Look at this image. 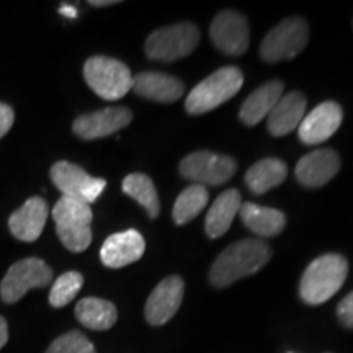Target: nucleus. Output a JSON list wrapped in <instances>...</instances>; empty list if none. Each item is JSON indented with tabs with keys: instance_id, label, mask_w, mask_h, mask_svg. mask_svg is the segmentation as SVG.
I'll return each mask as SVG.
<instances>
[{
	"instance_id": "8",
	"label": "nucleus",
	"mask_w": 353,
	"mask_h": 353,
	"mask_svg": "<svg viewBox=\"0 0 353 353\" xmlns=\"http://www.w3.org/2000/svg\"><path fill=\"white\" fill-rule=\"evenodd\" d=\"M237 164L232 157L210 151L188 154L180 162V174L198 185H223L236 174Z\"/></svg>"
},
{
	"instance_id": "21",
	"label": "nucleus",
	"mask_w": 353,
	"mask_h": 353,
	"mask_svg": "<svg viewBox=\"0 0 353 353\" xmlns=\"http://www.w3.org/2000/svg\"><path fill=\"white\" fill-rule=\"evenodd\" d=\"M239 213L242 223L257 236L273 237L285 229L286 218L278 210L265 208L255 203H242Z\"/></svg>"
},
{
	"instance_id": "26",
	"label": "nucleus",
	"mask_w": 353,
	"mask_h": 353,
	"mask_svg": "<svg viewBox=\"0 0 353 353\" xmlns=\"http://www.w3.org/2000/svg\"><path fill=\"white\" fill-rule=\"evenodd\" d=\"M208 200L210 195L206 187L198 183L190 185V187L185 188L183 192L176 196L174 211H172L174 221L179 226L190 223V221L195 219L196 216L205 210V206L208 205Z\"/></svg>"
},
{
	"instance_id": "4",
	"label": "nucleus",
	"mask_w": 353,
	"mask_h": 353,
	"mask_svg": "<svg viewBox=\"0 0 353 353\" xmlns=\"http://www.w3.org/2000/svg\"><path fill=\"white\" fill-rule=\"evenodd\" d=\"M88 87L105 100H118L132 88L131 70L121 61L107 56H94L83 65Z\"/></svg>"
},
{
	"instance_id": "32",
	"label": "nucleus",
	"mask_w": 353,
	"mask_h": 353,
	"mask_svg": "<svg viewBox=\"0 0 353 353\" xmlns=\"http://www.w3.org/2000/svg\"><path fill=\"white\" fill-rule=\"evenodd\" d=\"M7 342H8V325H7V321L0 316V348L6 347Z\"/></svg>"
},
{
	"instance_id": "25",
	"label": "nucleus",
	"mask_w": 353,
	"mask_h": 353,
	"mask_svg": "<svg viewBox=\"0 0 353 353\" xmlns=\"http://www.w3.org/2000/svg\"><path fill=\"white\" fill-rule=\"evenodd\" d=\"M123 192L132 200H136L149 214V218H157L161 213V201L156 185L148 175L144 174H130L123 180Z\"/></svg>"
},
{
	"instance_id": "30",
	"label": "nucleus",
	"mask_w": 353,
	"mask_h": 353,
	"mask_svg": "<svg viewBox=\"0 0 353 353\" xmlns=\"http://www.w3.org/2000/svg\"><path fill=\"white\" fill-rule=\"evenodd\" d=\"M339 321L348 329H353V291L348 293L337 306Z\"/></svg>"
},
{
	"instance_id": "18",
	"label": "nucleus",
	"mask_w": 353,
	"mask_h": 353,
	"mask_svg": "<svg viewBox=\"0 0 353 353\" xmlns=\"http://www.w3.org/2000/svg\"><path fill=\"white\" fill-rule=\"evenodd\" d=\"M304 112H306V99L299 92H291L283 95L272 113L267 117L268 131L272 136L281 138V136L290 134L291 131L296 130L301 125Z\"/></svg>"
},
{
	"instance_id": "29",
	"label": "nucleus",
	"mask_w": 353,
	"mask_h": 353,
	"mask_svg": "<svg viewBox=\"0 0 353 353\" xmlns=\"http://www.w3.org/2000/svg\"><path fill=\"white\" fill-rule=\"evenodd\" d=\"M57 237L70 252H83L92 242V229H56Z\"/></svg>"
},
{
	"instance_id": "13",
	"label": "nucleus",
	"mask_w": 353,
	"mask_h": 353,
	"mask_svg": "<svg viewBox=\"0 0 353 353\" xmlns=\"http://www.w3.org/2000/svg\"><path fill=\"white\" fill-rule=\"evenodd\" d=\"M343 112L335 101H324L303 118L298 128L299 139L304 144L316 145L327 141L342 125Z\"/></svg>"
},
{
	"instance_id": "34",
	"label": "nucleus",
	"mask_w": 353,
	"mask_h": 353,
	"mask_svg": "<svg viewBox=\"0 0 353 353\" xmlns=\"http://www.w3.org/2000/svg\"><path fill=\"white\" fill-rule=\"evenodd\" d=\"M90 6L94 7H108V6H114V3H118L117 0H101V2H99V0H92V2H88Z\"/></svg>"
},
{
	"instance_id": "12",
	"label": "nucleus",
	"mask_w": 353,
	"mask_h": 353,
	"mask_svg": "<svg viewBox=\"0 0 353 353\" xmlns=\"http://www.w3.org/2000/svg\"><path fill=\"white\" fill-rule=\"evenodd\" d=\"M185 283L180 276H167L162 280L145 303L144 314L149 324L164 325L176 314L182 304Z\"/></svg>"
},
{
	"instance_id": "14",
	"label": "nucleus",
	"mask_w": 353,
	"mask_h": 353,
	"mask_svg": "<svg viewBox=\"0 0 353 353\" xmlns=\"http://www.w3.org/2000/svg\"><path fill=\"white\" fill-rule=\"evenodd\" d=\"M145 250L144 237L136 229L117 232L103 242L100 250L101 263L108 268H121L138 262Z\"/></svg>"
},
{
	"instance_id": "3",
	"label": "nucleus",
	"mask_w": 353,
	"mask_h": 353,
	"mask_svg": "<svg viewBox=\"0 0 353 353\" xmlns=\"http://www.w3.org/2000/svg\"><path fill=\"white\" fill-rule=\"evenodd\" d=\"M242 83H244V76L241 69L232 65L221 68L190 92L185 100V108L192 114L208 113L231 100L241 90Z\"/></svg>"
},
{
	"instance_id": "15",
	"label": "nucleus",
	"mask_w": 353,
	"mask_h": 353,
	"mask_svg": "<svg viewBox=\"0 0 353 353\" xmlns=\"http://www.w3.org/2000/svg\"><path fill=\"white\" fill-rule=\"evenodd\" d=\"M341 170V157L334 149H317L304 156L296 165L298 182L307 188L325 185Z\"/></svg>"
},
{
	"instance_id": "17",
	"label": "nucleus",
	"mask_w": 353,
	"mask_h": 353,
	"mask_svg": "<svg viewBox=\"0 0 353 353\" xmlns=\"http://www.w3.org/2000/svg\"><path fill=\"white\" fill-rule=\"evenodd\" d=\"M132 88L144 99L161 103H174L185 94L183 82L164 72H141L132 77Z\"/></svg>"
},
{
	"instance_id": "7",
	"label": "nucleus",
	"mask_w": 353,
	"mask_h": 353,
	"mask_svg": "<svg viewBox=\"0 0 353 353\" xmlns=\"http://www.w3.org/2000/svg\"><path fill=\"white\" fill-rule=\"evenodd\" d=\"M309 28L306 20L286 19L278 23L270 33L263 38L260 46V56L267 63H278V61L293 59L298 56L307 44Z\"/></svg>"
},
{
	"instance_id": "27",
	"label": "nucleus",
	"mask_w": 353,
	"mask_h": 353,
	"mask_svg": "<svg viewBox=\"0 0 353 353\" xmlns=\"http://www.w3.org/2000/svg\"><path fill=\"white\" fill-rule=\"evenodd\" d=\"M83 285V276L79 272H65L52 283L50 293V304L52 307L59 309L68 306Z\"/></svg>"
},
{
	"instance_id": "10",
	"label": "nucleus",
	"mask_w": 353,
	"mask_h": 353,
	"mask_svg": "<svg viewBox=\"0 0 353 353\" xmlns=\"http://www.w3.org/2000/svg\"><path fill=\"white\" fill-rule=\"evenodd\" d=\"M210 37L219 51L229 56H241L249 48V23L239 12H219L211 23Z\"/></svg>"
},
{
	"instance_id": "24",
	"label": "nucleus",
	"mask_w": 353,
	"mask_h": 353,
	"mask_svg": "<svg viewBox=\"0 0 353 353\" xmlns=\"http://www.w3.org/2000/svg\"><path fill=\"white\" fill-rule=\"evenodd\" d=\"M56 229H85L90 228L94 213L90 205L77 198L61 196L52 208Z\"/></svg>"
},
{
	"instance_id": "33",
	"label": "nucleus",
	"mask_w": 353,
	"mask_h": 353,
	"mask_svg": "<svg viewBox=\"0 0 353 353\" xmlns=\"http://www.w3.org/2000/svg\"><path fill=\"white\" fill-rule=\"evenodd\" d=\"M59 13H63V15H65V17H69V19H76L77 17V10L74 7H70V6H63L59 8Z\"/></svg>"
},
{
	"instance_id": "1",
	"label": "nucleus",
	"mask_w": 353,
	"mask_h": 353,
	"mask_svg": "<svg viewBox=\"0 0 353 353\" xmlns=\"http://www.w3.org/2000/svg\"><path fill=\"white\" fill-rule=\"evenodd\" d=\"M270 257L272 250L267 242L259 239L234 242L216 259L210 270V281L218 288H224L241 278L257 273Z\"/></svg>"
},
{
	"instance_id": "28",
	"label": "nucleus",
	"mask_w": 353,
	"mask_h": 353,
	"mask_svg": "<svg viewBox=\"0 0 353 353\" xmlns=\"http://www.w3.org/2000/svg\"><path fill=\"white\" fill-rule=\"evenodd\" d=\"M46 353H97L94 343L79 330L63 334L51 343Z\"/></svg>"
},
{
	"instance_id": "11",
	"label": "nucleus",
	"mask_w": 353,
	"mask_h": 353,
	"mask_svg": "<svg viewBox=\"0 0 353 353\" xmlns=\"http://www.w3.org/2000/svg\"><path fill=\"white\" fill-rule=\"evenodd\" d=\"M131 120L132 113L126 107H110L79 117L74 121L72 131L81 139H100L126 128Z\"/></svg>"
},
{
	"instance_id": "5",
	"label": "nucleus",
	"mask_w": 353,
	"mask_h": 353,
	"mask_svg": "<svg viewBox=\"0 0 353 353\" xmlns=\"http://www.w3.org/2000/svg\"><path fill=\"white\" fill-rule=\"evenodd\" d=\"M200 43V30L193 23H176L159 28L145 39L144 51L149 59L172 63L195 51Z\"/></svg>"
},
{
	"instance_id": "6",
	"label": "nucleus",
	"mask_w": 353,
	"mask_h": 353,
	"mask_svg": "<svg viewBox=\"0 0 353 353\" xmlns=\"http://www.w3.org/2000/svg\"><path fill=\"white\" fill-rule=\"evenodd\" d=\"M52 281V270L44 260L28 257L19 260L8 268L0 285V296L3 303L20 301L32 288H43Z\"/></svg>"
},
{
	"instance_id": "20",
	"label": "nucleus",
	"mask_w": 353,
	"mask_h": 353,
	"mask_svg": "<svg viewBox=\"0 0 353 353\" xmlns=\"http://www.w3.org/2000/svg\"><path fill=\"white\" fill-rule=\"evenodd\" d=\"M242 206V196L237 190H226L224 193L216 198L208 210L205 219V229L206 234L211 239H218V237L224 236L231 228L234 218L241 211Z\"/></svg>"
},
{
	"instance_id": "16",
	"label": "nucleus",
	"mask_w": 353,
	"mask_h": 353,
	"mask_svg": "<svg viewBox=\"0 0 353 353\" xmlns=\"http://www.w3.org/2000/svg\"><path fill=\"white\" fill-rule=\"evenodd\" d=\"M48 216H50L48 203L43 198L33 196L26 200L15 213H12L8 219V229L19 241L34 242L41 236Z\"/></svg>"
},
{
	"instance_id": "31",
	"label": "nucleus",
	"mask_w": 353,
	"mask_h": 353,
	"mask_svg": "<svg viewBox=\"0 0 353 353\" xmlns=\"http://www.w3.org/2000/svg\"><path fill=\"white\" fill-rule=\"evenodd\" d=\"M13 121H15V112H13V108L10 105L0 101V139L10 131Z\"/></svg>"
},
{
	"instance_id": "9",
	"label": "nucleus",
	"mask_w": 353,
	"mask_h": 353,
	"mask_svg": "<svg viewBox=\"0 0 353 353\" xmlns=\"http://www.w3.org/2000/svg\"><path fill=\"white\" fill-rule=\"evenodd\" d=\"M51 180L63 196L77 198L90 205L103 193L107 182L103 179L88 175L82 167L59 161L51 167Z\"/></svg>"
},
{
	"instance_id": "22",
	"label": "nucleus",
	"mask_w": 353,
	"mask_h": 353,
	"mask_svg": "<svg viewBox=\"0 0 353 353\" xmlns=\"http://www.w3.org/2000/svg\"><path fill=\"white\" fill-rule=\"evenodd\" d=\"M286 175H288V169H286L285 162L268 157L263 159V161L255 162L247 170L245 183L250 192L255 193V195H262V193L268 192L273 187H278L280 183H283Z\"/></svg>"
},
{
	"instance_id": "19",
	"label": "nucleus",
	"mask_w": 353,
	"mask_h": 353,
	"mask_svg": "<svg viewBox=\"0 0 353 353\" xmlns=\"http://www.w3.org/2000/svg\"><path fill=\"white\" fill-rule=\"evenodd\" d=\"M283 97V83L280 81H270L259 87L252 95H249L242 103L239 117L244 125L255 126L265 120L272 110L275 108L278 100Z\"/></svg>"
},
{
	"instance_id": "23",
	"label": "nucleus",
	"mask_w": 353,
	"mask_h": 353,
	"mask_svg": "<svg viewBox=\"0 0 353 353\" xmlns=\"http://www.w3.org/2000/svg\"><path fill=\"white\" fill-rule=\"evenodd\" d=\"M76 317L87 329L108 330L117 322L118 311L107 299L83 298L76 306Z\"/></svg>"
},
{
	"instance_id": "2",
	"label": "nucleus",
	"mask_w": 353,
	"mask_h": 353,
	"mask_svg": "<svg viewBox=\"0 0 353 353\" xmlns=\"http://www.w3.org/2000/svg\"><path fill=\"white\" fill-rule=\"evenodd\" d=\"M347 275L348 263L345 257L339 254L322 255L304 272L299 285V296L311 306L329 301L345 283Z\"/></svg>"
}]
</instances>
